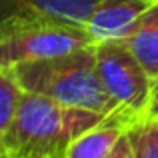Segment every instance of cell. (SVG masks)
Wrapping results in <instances>:
<instances>
[{
  "label": "cell",
  "mask_w": 158,
  "mask_h": 158,
  "mask_svg": "<svg viewBox=\"0 0 158 158\" xmlns=\"http://www.w3.org/2000/svg\"><path fill=\"white\" fill-rule=\"evenodd\" d=\"M106 118L112 116L24 92L14 122L4 134L6 158H66L72 140Z\"/></svg>",
  "instance_id": "cell-1"
},
{
  "label": "cell",
  "mask_w": 158,
  "mask_h": 158,
  "mask_svg": "<svg viewBox=\"0 0 158 158\" xmlns=\"http://www.w3.org/2000/svg\"><path fill=\"white\" fill-rule=\"evenodd\" d=\"M24 92L40 94L66 106L94 110L104 116H128L106 94L96 70V46H86L64 56L18 64L10 70Z\"/></svg>",
  "instance_id": "cell-2"
},
{
  "label": "cell",
  "mask_w": 158,
  "mask_h": 158,
  "mask_svg": "<svg viewBox=\"0 0 158 158\" xmlns=\"http://www.w3.org/2000/svg\"><path fill=\"white\" fill-rule=\"evenodd\" d=\"M96 70L106 94L134 120L144 118L154 78L122 40L96 42Z\"/></svg>",
  "instance_id": "cell-3"
},
{
  "label": "cell",
  "mask_w": 158,
  "mask_h": 158,
  "mask_svg": "<svg viewBox=\"0 0 158 158\" xmlns=\"http://www.w3.org/2000/svg\"><path fill=\"white\" fill-rule=\"evenodd\" d=\"M88 30L72 24H24L0 32V68L64 56L92 46Z\"/></svg>",
  "instance_id": "cell-4"
},
{
  "label": "cell",
  "mask_w": 158,
  "mask_h": 158,
  "mask_svg": "<svg viewBox=\"0 0 158 158\" xmlns=\"http://www.w3.org/2000/svg\"><path fill=\"white\" fill-rule=\"evenodd\" d=\"M102 0H0V32L24 24H72L86 28Z\"/></svg>",
  "instance_id": "cell-5"
},
{
  "label": "cell",
  "mask_w": 158,
  "mask_h": 158,
  "mask_svg": "<svg viewBox=\"0 0 158 158\" xmlns=\"http://www.w3.org/2000/svg\"><path fill=\"white\" fill-rule=\"evenodd\" d=\"M156 0H102L90 16L86 30L94 44L104 40H120L136 26L140 16Z\"/></svg>",
  "instance_id": "cell-6"
},
{
  "label": "cell",
  "mask_w": 158,
  "mask_h": 158,
  "mask_svg": "<svg viewBox=\"0 0 158 158\" xmlns=\"http://www.w3.org/2000/svg\"><path fill=\"white\" fill-rule=\"evenodd\" d=\"M134 122L128 116H112L104 122L86 130L66 150V158H108L118 140L126 134L128 126Z\"/></svg>",
  "instance_id": "cell-7"
},
{
  "label": "cell",
  "mask_w": 158,
  "mask_h": 158,
  "mask_svg": "<svg viewBox=\"0 0 158 158\" xmlns=\"http://www.w3.org/2000/svg\"><path fill=\"white\" fill-rule=\"evenodd\" d=\"M152 78L158 76V0L140 16L136 26L120 38Z\"/></svg>",
  "instance_id": "cell-8"
},
{
  "label": "cell",
  "mask_w": 158,
  "mask_h": 158,
  "mask_svg": "<svg viewBox=\"0 0 158 158\" xmlns=\"http://www.w3.org/2000/svg\"><path fill=\"white\" fill-rule=\"evenodd\" d=\"M126 136L136 158H158V116H144L128 126Z\"/></svg>",
  "instance_id": "cell-9"
},
{
  "label": "cell",
  "mask_w": 158,
  "mask_h": 158,
  "mask_svg": "<svg viewBox=\"0 0 158 158\" xmlns=\"http://www.w3.org/2000/svg\"><path fill=\"white\" fill-rule=\"evenodd\" d=\"M22 94L24 90L14 78V74L6 68H0V136L2 138L16 118Z\"/></svg>",
  "instance_id": "cell-10"
},
{
  "label": "cell",
  "mask_w": 158,
  "mask_h": 158,
  "mask_svg": "<svg viewBox=\"0 0 158 158\" xmlns=\"http://www.w3.org/2000/svg\"><path fill=\"white\" fill-rule=\"evenodd\" d=\"M108 158H136L134 156V150H132V146H130V140H128L126 134L118 140V144L114 146V150L110 152V156H108Z\"/></svg>",
  "instance_id": "cell-11"
},
{
  "label": "cell",
  "mask_w": 158,
  "mask_h": 158,
  "mask_svg": "<svg viewBox=\"0 0 158 158\" xmlns=\"http://www.w3.org/2000/svg\"><path fill=\"white\" fill-rule=\"evenodd\" d=\"M146 116H158V76L152 82V96H150V104H148Z\"/></svg>",
  "instance_id": "cell-12"
},
{
  "label": "cell",
  "mask_w": 158,
  "mask_h": 158,
  "mask_svg": "<svg viewBox=\"0 0 158 158\" xmlns=\"http://www.w3.org/2000/svg\"><path fill=\"white\" fill-rule=\"evenodd\" d=\"M0 158H6V144H4L2 136H0Z\"/></svg>",
  "instance_id": "cell-13"
}]
</instances>
